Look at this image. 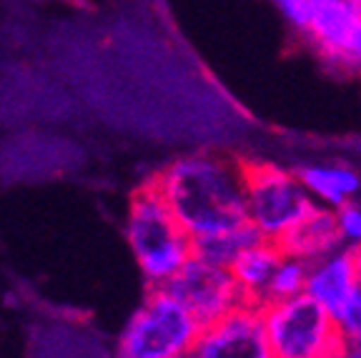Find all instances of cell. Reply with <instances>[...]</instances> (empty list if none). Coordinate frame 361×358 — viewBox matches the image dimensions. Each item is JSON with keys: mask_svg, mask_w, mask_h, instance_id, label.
Wrapping results in <instances>:
<instances>
[{"mask_svg": "<svg viewBox=\"0 0 361 358\" xmlns=\"http://www.w3.org/2000/svg\"><path fill=\"white\" fill-rule=\"evenodd\" d=\"M151 183L193 241L248 223L241 161L188 153L158 171Z\"/></svg>", "mask_w": 361, "mask_h": 358, "instance_id": "6da1fadb", "label": "cell"}, {"mask_svg": "<svg viewBox=\"0 0 361 358\" xmlns=\"http://www.w3.org/2000/svg\"><path fill=\"white\" fill-rule=\"evenodd\" d=\"M126 241L151 288L169 283L193 256V238L178 223L151 180L130 196Z\"/></svg>", "mask_w": 361, "mask_h": 358, "instance_id": "7a4b0ae2", "label": "cell"}, {"mask_svg": "<svg viewBox=\"0 0 361 358\" xmlns=\"http://www.w3.org/2000/svg\"><path fill=\"white\" fill-rule=\"evenodd\" d=\"M203 326L164 285L148 288L118 338V358H186Z\"/></svg>", "mask_w": 361, "mask_h": 358, "instance_id": "3957f363", "label": "cell"}, {"mask_svg": "<svg viewBox=\"0 0 361 358\" xmlns=\"http://www.w3.org/2000/svg\"><path fill=\"white\" fill-rule=\"evenodd\" d=\"M261 308L274 358H338L344 353L346 338L336 319L306 293Z\"/></svg>", "mask_w": 361, "mask_h": 358, "instance_id": "277c9868", "label": "cell"}, {"mask_svg": "<svg viewBox=\"0 0 361 358\" xmlns=\"http://www.w3.org/2000/svg\"><path fill=\"white\" fill-rule=\"evenodd\" d=\"M243 183H246L248 221L256 226L266 241L279 243L299 221L316 206L309 190L291 171L274 163L241 161Z\"/></svg>", "mask_w": 361, "mask_h": 358, "instance_id": "5b68a950", "label": "cell"}, {"mask_svg": "<svg viewBox=\"0 0 361 358\" xmlns=\"http://www.w3.org/2000/svg\"><path fill=\"white\" fill-rule=\"evenodd\" d=\"M164 288L173 293L196 316L201 326L214 323L221 316L231 314L233 308L243 303V296L238 291V283L233 278L231 268L211 264V261L196 256V253L188 258V264Z\"/></svg>", "mask_w": 361, "mask_h": 358, "instance_id": "8992f818", "label": "cell"}, {"mask_svg": "<svg viewBox=\"0 0 361 358\" xmlns=\"http://www.w3.org/2000/svg\"><path fill=\"white\" fill-rule=\"evenodd\" d=\"M188 358H274L264 308L241 303L231 314L206 323Z\"/></svg>", "mask_w": 361, "mask_h": 358, "instance_id": "52a82bcc", "label": "cell"}, {"mask_svg": "<svg viewBox=\"0 0 361 358\" xmlns=\"http://www.w3.org/2000/svg\"><path fill=\"white\" fill-rule=\"evenodd\" d=\"M304 33L329 63L361 70V13L349 0H309Z\"/></svg>", "mask_w": 361, "mask_h": 358, "instance_id": "ba28073f", "label": "cell"}, {"mask_svg": "<svg viewBox=\"0 0 361 358\" xmlns=\"http://www.w3.org/2000/svg\"><path fill=\"white\" fill-rule=\"evenodd\" d=\"M361 291L359 266H356L354 248L341 246L329 256L311 261L309 280H306V296L322 303L329 314L336 319L341 308Z\"/></svg>", "mask_w": 361, "mask_h": 358, "instance_id": "9c48e42d", "label": "cell"}, {"mask_svg": "<svg viewBox=\"0 0 361 358\" xmlns=\"http://www.w3.org/2000/svg\"><path fill=\"white\" fill-rule=\"evenodd\" d=\"M341 246H344V238H341V230H338L336 211L329 206H322V203H316L299 221V226L288 230L279 241V248L286 256L304 258L309 264L338 251Z\"/></svg>", "mask_w": 361, "mask_h": 358, "instance_id": "30bf717a", "label": "cell"}, {"mask_svg": "<svg viewBox=\"0 0 361 358\" xmlns=\"http://www.w3.org/2000/svg\"><path fill=\"white\" fill-rule=\"evenodd\" d=\"M283 251L274 241H259L241 253L231 264V273L238 283V291L243 296V303L264 306L266 291L274 278V271L281 264Z\"/></svg>", "mask_w": 361, "mask_h": 358, "instance_id": "8fae6325", "label": "cell"}, {"mask_svg": "<svg viewBox=\"0 0 361 358\" xmlns=\"http://www.w3.org/2000/svg\"><path fill=\"white\" fill-rule=\"evenodd\" d=\"M309 196L322 206H329L334 211L354 203V196L361 188V178L349 166H304L296 171Z\"/></svg>", "mask_w": 361, "mask_h": 358, "instance_id": "7c38bea8", "label": "cell"}, {"mask_svg": "<svg viewBox=\"0 0 361 358\" xmlns=\"http://www.w3.org/2000/svg\"><path fill=\"white\" fill-rule=\"evenodd\" d=\"M259 241H266V238L256 230V226L248 221V223L236 226V228H231V230H221V233L196 238V241H193V253L206 258V261H211V264L231 268L233 261H236L246 248H251Z\"/></svg>", "mask_w": 361, "mask_h": 358, "instance_id": "4fadbf2b", "label": "cell"}, {"mask_svg": "<svg viewBox=\"0 0 361 358\" xmlns=\"http://www.w3.org/2000/svg\"><path fill=\"white\" fill-rule=\"evenodd\" d=\"M306 280H309V261L283 253L281 264L276 266L274 278L269 283V291H266V303L301 296V293H306Z\"/></svg>", "mask_w": 361, "mask_h": 358, "instance_id": "5bb4252c", "label": "cell"}, {"mask_svg": "<svg viewBox=\"0 0 361 358\" xmlns=\"http://www.w3.org/2000/svg\"><path fill=\"white\" fill-rule=\"evenodd\" d=\"M336 323L344 333L346 343L361 348V291L341 308V314L336 316Z\"/></svg>", "mask_w": 361, "mask_h": 358, "instance_id": "9a60e30c", "label": "cell"}, {"mask_svg": "<svg viewBox=\"0 0 361 358\" xmlns=\"http://www.w3.org/2000/svg\"><path fill=\"white\" fill-rule=\"evenodd\" d=\"M338 230L344 238V246L361 248V206L359 203H349V206L338 208Z\"/></svg>", "mask_w": 361, "mask_h": 358, "instance_id": "2e32d148", "label": "cell"}, {"mask_svg": "<svg viewBox=\"0 0 361 358\" xmlns=\"http://www.w3.org/2000/svg\"><path fill=\"white\" fill-rule=\"evenodd\" d=\"M274 3L281 8V13L296 28L306 30V23H309V0H274Z\"/></svg>", "mask_w": 361, "mask_h": 358, "instance_id": "e0dca14e", "label": "cell"}, {"mask_svg": "<svg viewBox=\"0 0 361 358\" xmlns=\"http://www.w3.org/2000/svg\"><path fill=\"white\" fill-rule=\"evenodd\" d=\"M338 358H361V348L359 346H351V343H346L344 353H341Z\"/></svg>", "mask_w": 361, "mask_h": 358, "instance_id": "ac0fdd59", "label": "cell"}, {"mask_svg": "<svg viewBox=\"0 0 361 358\" xmlns=\"http://www.w3.org/2000/svg\"><path fill=\"white\" fill-rule=\"evenodd\" d=\"M356 253V266H359V278H361V248H354Z\"/></svg>", "mask_w": 361, "mask_h": 358, "instance_id": "d6986e66", "label": "cell"}, {"mask_svg": "<svg viewBox=\"0 0 361 358\" xmlns=\"http://www.w3.org/2000/svg\"><path fill=\"white\" fill-rule=\"evenodd\" d=\"M349 3H351V6H354V8H356V11H359V13H361V0H349Z\"/></svg>", "mask_w": 361, "mask_h": 358, "instance_id": "ffe728a7", "label": "cell"}, {"mask_svg": "<svg viewBox=\"0 0 361 358\" xmlns=\"http://www.w3.org/2000/svg\"><path fill=\"white\" fill-rule=\"evenodd\" d=\"M186 358H188V356H186Z\"/></svg>", "mask_w": 361, "mask_h": 358, "instance_id": "44dd1931", "label": "cell"}]
</instances>
